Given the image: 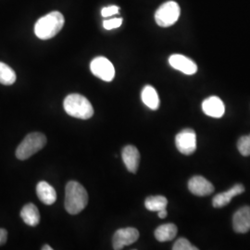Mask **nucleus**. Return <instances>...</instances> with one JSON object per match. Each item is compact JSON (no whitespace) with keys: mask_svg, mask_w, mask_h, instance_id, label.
I'll list each match as a JSON object with an SVG mask.
<instances>
[{"mask_svg":"<svg viewBox=\"0 0 250 250\" xmlns=\"http://www.w3.org/2000/svg\"><path fill=\"white\" fill-rule=\"evenodd\" d=\"M177 226L173 224H162L155 231V237L158 241H171L177 235Z\"/></svg>","mask_w":250,"mask_h":250,"instance_id":"17","label":"nucleus"},{"mask_svg":"<svg viewBox=\"0 0 250 250\" xmlns=\"http://www.w3.org/2000/svg\"><path fill=\"white\" fill-rule=\"evenodd\" d=\"M88 203V195L80 183L71 181L65 189V208L68 213L76 215L85 208Z\"/></svg>","mask_w":250,"mask_h":250,"instance_id":"1","label":"nucleus"},{"mask_svg":"<svg viewBox=\"0 0 250 250\" xmlns=\"http://www.w3.org/2000/svg\"><path fill=\"white\" fill-rule=\"evenodd\" d=\"M141 98L144 104L150 109L156 110L160 107V98L156 89L151 85H146L144 87Z\"/></svg>","mask_w":250,"mask_h":250,"instance_id":"18","label":"nucleus"},{"mask_svg":"<svg viewBox=\"0 0 250 250\" xmlns=\"http://www.w3.org/2000/svg\"><path fill=\"white\" fill-rule=\"evenodd\" d=\"M46 144V137L41 133H31L19 145L16 157L21 161H25L41 150Z\"/></svg>","mask_w":250,"mask_h":250,"instance_id":"4","label":"nucleus"},{"mask_svg":"<svg viewBox=\"0 0 250 250\" xmlns=\"http://www.w3.org/2000/svg\"><path fill=\"white\" fill-rule=\"evenodd\" d=\"M123 161L125 162L127 170L135 173L140 162V153L134 146H126L122 152Z\"/></svg>","mask_w":250,"mask_h":250,"instance_id":"14","label":"nucleus"},{"mask_svg":"<svg viewBox=\"0 0 250 250\" xmlns=\"http://www.w3.org/2000/svg\"><path fill=\"white\" fill-rule=\"evenodd\" d=\"M169 63L173 69L180 71L187 75H193L197 72V64L191 59L184 55H171L169 59Z\"/></svg>","mask_w":250,"mask_h":250,"instance_id":"10","label":"nucleus"},{"mask_svg":"<svg viewBox=\"0 0 250 250\" xmlns=\"http://www.w3.org/2000/svg\"><path fill=\"white\" fill-rule=\"evenodd\" d=\"M42 250H52V248H51L50 246H48V245H45V246L42 248Z\"/></svg>","mask_w":250,"mask_h":250,"instance_id":"27","label":"nucleus"},{"mask_svg":"<svg viewBox=\"0 0 250 250\" xmlns=\"http://www.w3.org/2000/svg\"><path fill=\"white\" fill-rule=\"evenodd\" d=\"M173 250H197L198 249L194 247L190 242L188 241L187 238H179L177 241L174 243L173 247H172Z\"/></svg>","mask_w":250,"mask_h":250,"instance_id":"22","label":"nucleus"},{"mask_svg":"<svg viewBox=\"0 0 250 250\" xmlns=\"http://www.w3.org/2000/svg\"><path fill=\"white\" fill-rule=\"evenodd\" d=\"M180 12V7L176 2L168 1L156 11L155 21L159 26L170 27L178 21Z\"/></svg>","mask_w":250,"mask_h":250,"instance_id":"5","label":"nucleus"},{"mask_svg":"<svg viewBox=\"0 0 250 250\" xmlns=\"http://www.w3.org/2000/svg\"><path fill=\"white\" fill-rule=\"evenodd\" d=\"M8 239V232L5 229H0V246L6 244Z\"/></svg>","mask_w":250,"mask_h":250,"instance_id":"25","label":"nucleus"},{"mask_svg":"<svg viewBox=\"0 0 250 250\" xmlns=\"http://www.w3.org/2000/svg\"><path fill=\"white\" fill-rule=\"evenodd\" d=\"M202 109L208 116L222 118L224 116L225 107L222 99L218 97H210L203 101Z\"/></svg>","mask_w":250,"mask_h":250,"instance_id":"13","label":"nucleus"},{"mask_svg":"<svg viewBox=\"0 0 250 250\" xmlns=\"http://www.w3.org/2000/svg\"><path fill=\"white\" fill-rule=\"evenodd\" d=\"M189 191L198 197L209 196L214 192L213 185L202 176H194L188 182Z\"/></svg>","mask_w":250,"mask_h":250,"instance_id":"9","label":"nucleus"},{"mask_svg":"<svg viewBox=\"0 0 250 250\" xmlns=\"http://www.w3.org/2000/svg\"><path fill=\"white\" fill-rule=\"evenodd\" d=\"M158 215H159V217L161 219H165L167 217V215H168V212H167L166 208H164V209H161L160 211H158Z\"/></svg>","mask_w":250,"mask_h":250,"instance_id":"26","label":"nucleus"},{"mask_svg":"<svg viewBox=\"0 0 250 250\" xmlns=\"http://www.w3.org/2000/svg\"><path fill=\"white\" fill-rule=\"evenodd\" d=\"M175 145L184 155H192L197 150V135L193 129L188 128L180 132L175 137Z\"/></svg>","mask_w":250,"mask_h":250,"instance_id":"7","label":"nucleus"},{"mask_svg":"<svg viewBox=\"0 0 250 250\" xmlns=\"http://www.w3.org/2000/svg\"><path fill=\"white\" fill-rule=\"evenodd\" d=\"M63 107L67 114L81 120H88L94 115V108L89 100L79 94H72L66 97Z\"/></svg>","mask_w":250,"mask_h":250,"instance_id":"3","label":"nucleus"},{"mask_svg":"<svg viewBox=\"0 0 250 250\" xmlns=\"http://www.w3.org/2000/svg\"><path fill=\"white\" fill-rule=\"evenodd\" d=\"M139 232L133 227H127L117 230L113 238L112 246L115 250H123L125 246H130L138 240Z\"/></svg>","mask_w":250,"mask_h":250,"instance_id":"8","label":"nucleus"},{"mask_svg":"<svg viewBox=\"0 0 250 250\" xmlns=\"http://www.w3.org/2000/svg\"><path fill=\"white\" fill-rule=\"evenodd\" d=\"M64 22L65 19L61 12H50L36 21L35 34L42 40L51 39L61 32L64 26Z\"/></svg>","mask_w":250,"mask_h":250,"instance_id":"2","label":"nucleus"},{"mask_svg":"<svg viewBox=\"0 0 250 250\" xmlns=\"http://www.w3.org/2000/svg\"><path fill=\"white\" fill-rule=\"evenodd\" d=\"M119 12V7L117 6H108L101 10V15L104 18H107L109 16H112Z\"/></svg>","mask_w":250,"mask_h":250,"instance_id":"24","label":"nucleus"},{"mask_svg":"<svg viewBox=\"0 0 250 250\" xmlns=\"http://www.w3.org/2000/svg\"><path fill=\"white\" fill-rule=\"evenodd\" d=\"M244 192H245V187L241 184H237L233 186L231 189H229L228 191L216 195L212 200V206L217 208H224L231 202L232 197L241 195Z\"/></svg>","mask_w":250,"mask_h":250,"instance_id":"12","label":"nucleus"},{"mask_svg":"<svg viewBox=\"0 0 250 250\" xmlns=\"http://www.w3.org/2000/svg\"><path fill=\"white\" fill-rule=\"evenodd\" d=\"M22 221L29 226H36L40 223V213L37 207L32 203L24 206L21 211Z\"/></svg>","mask_w":250,"mask_h":250,"instance_id":"16","label":"nucleus"},{"mask_svg":"<svg viewBox=\"0 0 250 250\" xmlns=\"http://www.w3.org/2000/svg\"><path fill=\"white\" fill-rule=\"evenodd\" d=\"M237 148L243 156H250V134L242 136L237 142Z\"/></svg>","mask_w":250,"mask_h":250,"instance_id":"21","label":"nucleus"},{"mask_svg":"<svg viewBox=\"0 0 250 250\" xmlns=\"http://www.w3.org/2000/svg\"><path fill=\"white\" fill-rule=\"evenodd\" d=\"M16 81V73L6 63L0 62V83L11 85Z\"/></svg>","mask_w":250,"mask_h":250,"instance_id":"20","label":"nucleus"},{"mask_svg":"<svg viewBox=\"0 0 250 250\" xmlns=\"http://www.w3.org/2000/svg\"><path fill=\"white\" fill-rule=\"evenodd\" d=\"M123 24V19L115 18L111 19V20H107L103 21V27L106 30H112L115 28H119Z\"/></svg>","mask_w":250,"mask_h":250,"instance_id":"23","label":"nucleus"},{"mask_svg":"<svg viewBox=\"0 0 250 250\" xmlns=\"http://www.w3.org/2000/svg\"><path fill=\"white\" fill-rule=\"evenodd\" d=\"M232 227L234 232L246 233L250 230V207L246 206L239 208L232 218Z\"/></svg>","mask_w":250,"mask_h":250,"instance_id":"11","label":"nucleus"},{"mask_svg":"<svg viewBox=\"0 0 250 250\" xmlns=\"http://www.w3.org/2000/svg\"><path fill=\"white\" fill-rule=\"evenodd\" d=\"M92 73L99 79L110 82L115 76V69L113 64L104 57H98L94 59L90 64Z\"/></svg>","mask_w":250,"mask_h":250,"instance_id":"6","label":"nucleus"},{"mask_svg":"<svg viewBox=\"0 0 250 250\" xmlns=\"http://www.w3.org/2000/svg\"><path fill=\"white\" fill-rule=\"evenodd\" d=\"M37 197L45 205H52L57 200V193L52 186L46 182H40L36 187Z\"/></svg>","mask_w":250,"mask_h":250,"instance_id":"15","label":"nucleus"},{"mask_svg":"<svg viewBox=\"0 0 250 250\" xmlns=\"http://www.w3.org/2000/svg\"><path fill=\"white\" fill-rule=\"evenodd\" d=\"M167 205H168V200L163 196L148 197L145 201V206L146 209L150 211H160L161 209L166 208Z\"/></svg>","mask_w":250,"mask_h":250,"instance_id":"19","label":"nucleus"}]
</instances>
